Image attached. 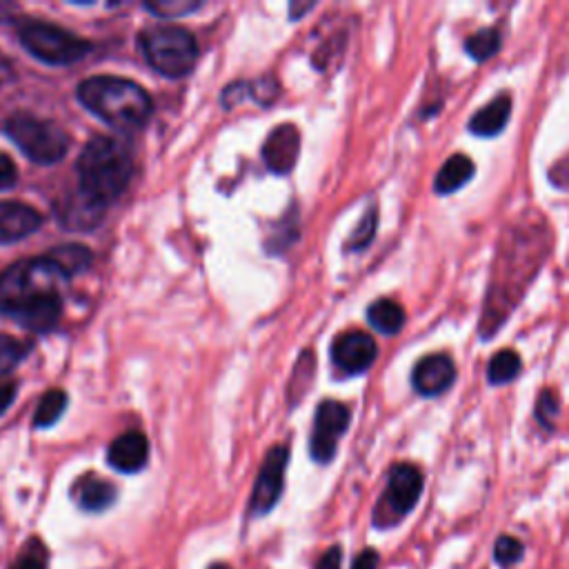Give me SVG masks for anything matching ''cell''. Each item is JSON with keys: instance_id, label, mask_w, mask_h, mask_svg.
Masks as SVG:
<instances>
[{"instance_id": "cell-1", "label": "cell", "mask_w": 569, "mask_h": 569, "mask_svg": "<svg viewBox=\"0 0 569 569\" xmlns=\"http://www.w3.org/2000/svg\"><path fill=\"white\" fill-rule=\"evenodd\" d=\"M554 234L541 212H527L509 225L496 245L485 305L478 323L483 341H492L496 332L521 305L538 272L552 254Z\"/></svg>"}, {"instance_id": "cell-2", "label": "cell", "mask_w": 569, "mask_h": 569, "mask_svg": "<svg viewBox=\"0 0 569 569\" xmlns=\"http://www.w3.org/2000/svg\"><path fill=\"white\" fill-rule=\"evenodd\" d=\"M67 276L47 256L29 258L0 274V312L32 332L54 329L63 312Z\"/></svg>"}, {"instance_id": "cell-3", "label": "cell", "mask_w": 569, "mask_h": 569, "mask_svg": "<svg viewBox=\"0 0 569 569\" xmlns=\"http://www.w3.org/2000/svg\"><path fill=\"white\" fill-rule=\"evenodd\" d=\"M78 185L89 201L107 207L125 192L134 174L129 149L109 136L94 138L78 156Z\"/></svg>"}, {"instance_id": "cell-4", "label": "cell", "mask_w": 569, "mask_h": 569, "mask_svg": "<svg viewBox=\"0 0 569 569\" xmlns=\"http://www.w3.org/2000/svg\"><path fill=\"white\" fill-rule=\"evenodd\" d=\"M78 101L118 129H141L154 112L141 85L116 76H94L78 85Z\"/></svg>"}, {"instance_id": "cell-5", "label": "cell", "mask_w": 569, "mask_h": 569, "mask_svg": "<svg viewBox=\"0 0 569 569\" xmlns=\"http://www.w3.org/2000/svg\"><path fill=\"white\" fill-rule=\"evenodd\" d=\"M425 492V474L423 469L401 461L389 467L387 483L383 494L378 496L372 512V525L376 529H394L401 525L405 518L414 512L416 505L421 503Z\"/></svg>"}, {"instance_id": "cell-6", "label": "cell", "mask_w": 569, "mask_h": 569, "mask_svg": "<svg viewBox=\"0 0 569 569\" xmlns=\"http://www.w3.org/2000/svg\"><path fill=\"white\" fill-rule=\"evenodd\" d=\"M141 49L156 72L169 78H181L192 72L198 61L196 38L183 27L158 25L141 34Z\"/></svg>"}, {"instance_id": "cell-7", "label": "cell", "mask_w": 569, "mask_h": 569, "mask_svg": "<svg viewBox=\"0 0 569 569\" xmlns=\"http://www.w3.org/2000/svg\"><path fill=\"white\" fill-rule=\"evenodd\" d=\"M5 132L34 163L41 165L58 163L69 149V136L61 127L32 114H14L7 121Z\"/></svg>"}, {"instance_id": "cell-8", "label": "cell", "mask_w": 569, "mask_h": 569, "mask_svg": "<svg viewBox=\"0 0 569 569\" xmlns=\"http://www.w3.org/2000/svg\"><path fill=\"white\" fill-rule=\"evenodd\" d=\"M21 43L29 54L49 65H72L89 52V43L83 38H76L56 25L36 21L21 27Z\"/></svg>"}, {"instance_id": "cell-9", "label": "cell", "mask_w": 569, "mask_h": 569, "mask_svg": "<svg viewBox=\"0 0 569 569\" xmlns=\"http://www.w3.org/2000/svg\"><path fill=\"white\" fill-rule=\"evenodd\" d=\"M349 421H352V412L345 403L338 401H323L316 409L314 418V432L309 438V454L316 463L327 465L334 461L338 441L345 436Z\"/></svg>"}, {"instance_id": "cell-10", "label": "cell", "mask_w": 569, "mask_h": 569, "mask_svg": "<svg viewBox=\"0 0 569 569\" xmlns=\"http://www.w3.org/2000/svg\"><path fill=\"white\" fill-rule=\"evenodd\" d=\"M456 363L454 358L443 352L427 354L412 369V389L421 398L445 396L456 383Z\"/></svg>"}, {"instance_id": "cell-11", "label": "cell", "mask_w": 569, "mask_h": 569, "mask_svg": "<svg viewBox=\"0 0 569 569\" xmlns=\"http://www.w3.org/2000/svg\"><path fill=\"white\" fill-rule=\"evenodd\" d=\"M378 345L372 336L361 329L343 332L332 343V363L347 376L365 374L376 363Z\"/></svg>"}, {"instance_id": "cell-12", "label": "cell", "mask_w": 569, "mask_h": 569, "mask_svg": "<svg viewBox=\"0 0 569 569\" xmlns=\"http://www.w3.org/2000/svg\"><path fill=\"white\" fill-rule=\"evenodd\" d=\"M289 461V449L287 447H274L269 449L265 463L258 472L254 494H252V512L263 516L272 512L278 498L283 494L285 485V469Z\"/></svg>"}, {"instance_id": "cell-13", "label": "cell", "mask_w": 569, "mask_h": 569, "mask_svg": "<svg viewBox=\"0 0 569 569\" xmlns=\"http://www.w3.org/2000/svg\"><path fill=\"white\" fill-rule=\"evenodd\" d=\"M298 154H301V132L292 123L276 127L263 145V158L274 174L292 172Z\"/></svg>"}, {"instance_id": "cell-14", "label": "cell", "mask_w": 569, "mask_h": 569, "mask_svg": "<svg viewBox=\"0 0 569 569\" xmlns=\"http://www.w3.org/2000/svg\"><path fill=\"white\" fill-rule=\"evenodd\" d=\"M512 96L507 92L492 98L485 107L478 109L467 121V132L478 138H496L505 132V127L512 118Z\"/></svg>"}, {"instance_id": "cell-15", "label": "cell", "mask_w": 569, "mask_h": 569, "mask_svg": "<svg viewBox=\"0 0 569 569\" xmlns=\"http://www.w3.org/2000/svg\"><path fill=\"white\" fill-rule=\"evenodd\" d=\"M149 458V443L145 434L141 432H127L123 436H118L116 441L109 445L107 461L114 469L123 474H134L141 472L147 465Z\"/></svg>"}, {"instance_id": "cell-16", "label": "cell", "mask_w": 569, "mask_h": 569, "mask_svg": "<svg viewBox=\"0 0 569 569\" xmlns=\"http://www.w3.org/2000/svg\"><path fill=\"white\" fill-rule=\"evenodd\" d=\"M41 214L23 203H0V245L16 243L36 232Z\"/></svg>"}, {"instance_id": "cell-17", "label": "cell", "mask_w": 569, "mask_h": 569, "mask_svg": "<svg viewBox=\"0 0 569 569\" xmlns=\"http://www.w3.org/2000/svg\"><path fill=\"white\" fill-rule=\"evenodd\" d=\"M476 165L467 154H452L434 176V192L438 196H452L458 189L472 183Z\"/></svg>"}, {"instance_id": "cell-18", "label": "cell", "mask_w": 569, "mask_h": 569, "mask_svg": "<svg viewBox=\"0 0 569 569\" xmlns=\"http://www.w3.org/2000/svg\"><path fill=\"white\" fill-rule=\"evenodd\" d=\"M367 323L372 325L378 334L396 336L403 332L407 323V312L401 303L392 298H378L367 307Z\"/></svg>"}, {"instance_id": "cell-19", "label": "cell", "mask_w": 569, "mask_h": 569, "mask_svg": "<svg viewBox=\"0 0 569 569\" xmlns=\"http://www.w3.org/2000/svg\"><path fill=\"white\" fill-rule=\"evenodd\" d=\"M74 496L76 503L81 505L85 512H103V509L114 503L116 489L112 483H107L105 478L85 476L76 483Z\"/></svg>"}, {"instance_id": "cell-20", "label": "cell", "mask_w": 569, "mask_h": 569, "mask_svg": "<svg viewBox=\"0 0 569 569\" xmlns=\"http://www.w3.org/2000/svg\"><path fill=\"white\" fill-rule=\"evenodd\" d=\"M523 374V358L514 349H501L487 363V383L492 387H505Z\"/></svg>"}, {"instance_id": "cell-21", "label": "cell", "mask_w": 569, "mask_h": 569, "mask_svg": "<svg viewBox=\"0 0 569 569\" xmlns=\"http://www.w3.org/2000/svg\"><path fill=\"white\" fill-rule=\"evenodd\" d=\"M463 49L474 63L492 61V58L503 49V32L494 25L478 29V32L465 38Z\"/></svg>"}, {"instance_id": "cell-22", "label": "cell", "mask_w": 569, "mask_h": 569, "mask_svg": "<svg viewBox=\"0 0 569 569\" xmlns=\"http://www.w3.org/2000/svg\"><path fill=\"white\" fill-rule=\"evenodd\" d=\"M47 258L61 269L67 278H72L74 274L85 272L89 267V263H92V252L83 245H63L52 249Z\"/></svg>"}, {"instance_id": "cell-23", "label": "cell", "mask_w": 569, "mask_h": 569, "mask_svg": "<svg viewBox=\"0 0 569 569\" xmlns=\"http://www.w3.org/2000/svg\"><path fill=\"white\" fill-rule=\"evenodd\" d=\"M525 554H527L525 543L521 541V538H516L512 534H501V536L496 538L494 547H492L494 563L501 569L516 567L518 563L523 561Z\"/></svg>"}, {"instance_id": "cell-24", "label": "cell", "mask_w": 569, "mask_h": 569, "mask_svg": "<svg viewBox=\"0 0 569 569\" xmlns=\"http://www.w3.org/2000/svg\"><path fill=\"white\" fill-rule=\"evenodd\" d=\"M558 414H561V396H558L556 389H549V387L541 389V394H538L536 405H534L536 423L541 425L545 432H554Z\"/></svg>"}, {"instance_id": "cell-25", "label": "cell", "mask_w": 569, "mask_h": 569, "mask_svg": "<svg viewBox=\"0 0 569 569\" xmlns=\"http://www.w3.org/2000/svg\"><path fill=\"white\" fill-rule=\"evenodd\" d=\"M67 407V394L63 389H52L43 396V401L38 403L36 416H34V425L36 427H52L58 418L63 416Z\"/></svg>"}, {"instance_id": "cell-26", "label": "cell", "mask_w": 569, "mask_h": 569, "mask_svg": "<svg viewBox=\"0 0 569 569\" xmlns=\"http://www.w3.org/2000/svg\"><path fill=\"white\" fill-rule=\"evenodd\" d=\"M376 229H378V209L369 207L365 216L361 218V223L356 225L354 234L349 236V241L345 243L347 252H363V249H367L374 241Z\"/></svg>"}, {"instance_id": "cell-27", "label": "cell", "mask_w": 569, "mask_h": 569, "mask_svg": "<svg viewBox=\"0 0 569 569\" xmlns=\"http://www.w3.org/2000/svg\"><path fill=\"white\" fill-rule=\"evenodd\" d=\"M9 569H47V547L38 538H32Z\"/></svg>"}, {"instance_id": "cell-28", "label": "cell", "mask_w": 569, "mask_h": 569, "mask_svg": "<svg viewBox=\"0 0 569 569\" xmlns=\"http://www.w3.org/2000/svg\"><path fill=\"white\" fill-rule=\"evenodd\" d=\"M25 345L18 343L16 338L0 334V376L12 372V369L23 361Z\"/></svg>"}, {"instance_id": "cell-29", "label": "cell", "mask_w": 569, "mask_h": 569, "mask_svg": "<svg viewBox=\"0 0 569 569\" xmlns=\"http://www.w3.org/2000/svg\"><path fill=\"white\" fill-rule=\"evenodd\" d=\"M145 7L161 18H176L189 12H196L201 3H192V0H163V3H147Z\"/></svg>"}, {"instance_id": "cell-30", "label": "cell", "mask_w": 569, "mask_h": 569, "mask_svg": "<svg viewBox=\"0 0 569 569\" xmlns=\"http://www.w3.org/2000/svg\"><path fill=\"white\" fill-rule=\"evenodd\" d=\"M18 181L16 163L7 154L0 152V189H12Z\"/></svg>"}, {"instance_id": "cell-31", "label": "cell", "mask_w": 569, "mask_h": 569, "mask_svg": "<svg viewBox=\"0 0 569 569\" xmlns=\"http://www.w3.org/2000/svg\"><path fill=\"white\" fill-rule=\"evenodd\" d=\"M343 565V547L334 545L321 556V561L316 563V569H341Z\"/></svg>"}, {"instance_id": "cell-32", "label": "cell", "mask_w": 569, "mask_h": 569, "mask_svg": "<svg viewBox=\"0 0 569 569\" xmlns=\"http://www.w3.org/2000/svg\"><path fill=\"white\" fill-rule=\"evenodd\" d=\"M378 563H381V554L372 547H365L363 552L354 558L352 569H378Z\"/></svg>"}, {"instance_id": "cell-33", "label": "cell", "mask_w": 569, "mask_h": 569, "mask_svg": "<svg viewBox=\"0 0 569 569\" xmlns=\"http://www.w3.org/2000/svg\"><path fill=\"white\" fill-rule=\"evenodd\" d=\"M16 383H0V414L5 412V409L14 403L16 398Z\"/></svg>"}, {"instance_id": "cell-34", "label": "cell", "mask_w": 569, "mask_h": 569, "mask_svg": "<svg viewBox=\"0 0 569 569\" xmlns=\"http://www.w3.org/2000/svg\"><path fill=\"white\" fill-rule=\"evenodd\" d=\"M209 569H232V567L225 565V563H216V565H212Z\"/></svg>"}]
</instances>
